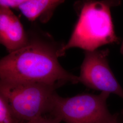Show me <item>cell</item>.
I'll use <instances>...</instances> for the list:
<instances>
[{
	"label": "cell",
	"mask_w": 123,
	"mask_h": 123,
	"mask_svg": "<svg viewBox=\"0 0 123 123\" xmlns=\"http://www.w3.org/2000/svg\"><path fill=\"white\" fill-rule=\"evenodd\" d=\"M62 47L55 49L38 41L29 42L22 49L1 59L0 82L39 83L61 86L66 83H79L78 76L71 74L60 65Z\"/></svg>",
	"instance_id": "6da1fadb"
},
{
	"label": "cell",
	"mask_w": 123,
	"mask_h": 123,
	"mask_svg": "<svg viewBox=\"0 0 123 123\" xmlns=\"http://www.w3.org/2000/svg\"><path fill=\"white\" fill-rule=\"evenodd\" d=\"M119 0L90 1L84 4L70 38L62 46V55L74 48L93 51L102 46L118 42L114 31L110 8L119 5Z\"/></svg>",
	"instance_id": "7a4b0ae2"
},
{
	"label": "cell",
	"mask_w": 123,
	"mask_h": 123,
	"mask_svg": "<svg viewBox=\"0 0 123 123\" xmlns=\"http://www.w3.org/2000/svg\"><path fill=\"white\" fill-rule=\"evenodd\" d=\"M58 87L39 83L0 82V94L7 99L16 117L26 123L50 113Z\"/></svg>",
	"instance_id": "3957f363"
},
{
	"label": "cell",
	"mask_w": 123,
	"mask_h": 123,
	"mask_svg": "<svg viewBox=\"0 0 123 123\" xmlns=\"http://www.w3.org/2000/svg\"><path fill=\"white\" fill-rule=\"evenodd\" d=\"M110 93H85L71 98H62L56 93L49 114L66 123H98L111 114L107 105Z\"/></svg>",
	"instance_id": "277c9868"
},
{
	"label": "cell",
	"mask_w": 123,
	"mask_h": 123,
	"mask_svg": "<svg viewBox=\"0 0 123 123\" xmlns=\"http://www.w3.org/2000/svg\"><path fill=\"white\" fill-rule=\"evenodd\" d=\"M109 54L108 49L85 51L79 82L101 92L115 94L123 100V88L110 68Z\"/></svg>",
	"instance_id": "5b68a950"
},
{
	"label": "cell",
	"mask_w": 123,
	"mask_h": 123,
	"mask_svg": "<svg viewBox=\"0 0 123 123\" xmlns=\"http://www.w3.org/2000/svg\"><path fill=\"white\" fill-rule=\"evenodd\" d=\"M0 42L9 53L26 46L30 41L22 24L9 8L0 6Z\"/></svg>",
	"instance_id": "8992f818"
},
{
	"label": "cell",
	"mask_w": 123,
	"mask_h": 123,
	"mask_svg": "<svg viewBox=\"0 0 123 123\" xmlns=\"http://www.w3.org/2000/svg\"><path fill=\"white\" fill-rule=\"evenodd\" d=\"M64 0H28L22 5L19 9L30 21L35 20L38 17L49 19L53 10Z\"/></svg>",
	"instance_id": "52a82bcc"
},
{
	"label": "cell",
	"mask_w": 123,
	"mask_h": 123,
	"mask_svg": "<svg viewBox=\"0 0 123 123\" xmlns=\"http://www.w3.org/2000/svg\"><path fill=\"white\" fill-rule=\"evenodd\" d=\"M24 123L16 117L7 99L0 94V123Z\"/></svg>",
	"instance_id": "ba28073f"
},
{
	"label": "cell",
	"mask_w": 123,
	"mask_h": 123,
	"mask_svg": "<svg viewBox=\"0 0 123 123\" xmlns=\"http://www.w3.org/2000/svg\"><path fill=\"white\" fill-rule=\"evenodd\" d=\"M28 0H0V6L7 8H19Z\"/></svg>",
	"instance_id": "9c48e42d"
},
{
	"label": "cell",
	"mask_w": 123,
	"mask_h": 123,
	"mask_svg": "<svg viewBox=\"0 0 123 123\" xmlns=\"http://www.w3.org/2000/svg\"><path fill=\"white\" fill-rule=\"evenodd\" d=\"M60 122L61 121L60 120L52 116L51 117H47L45 115H43L26 123H60Z\"/></svg>",
	"instance_id": "30bf717a"
},
{
	"label": "cell",
	"mask_w": 123,
	"mask_h": 123,
	"mask_svg": "<svg viewBox=\"0 0 123 123\" xmlns=\"http://www.w3.org/2000/svg\"><path fill=\"white\" fill-rule=\"evenodd\" d=\"M98 123H119L117 114L112 115L110 118Z\"/></svg>",
	"instance_id": "8fae6325"
},
{
	"label": "cell",
	"mask_w": 123,
	"mask_h": 123,
	"mask_svg": "<svg viewBox=\"0 0 123 123\" xmlns=\"http://www.w3.org/2000/svg\"><path fill=\"white\" fill-rule=\"evenodd\" d=\"M120 52L123 55V41L122 42V43L121 45V49H120Z\"/></svg>",
	"instance_id": "7c38bea8"
},
{
	"label": "cell",
	"mask_w": 123,
	"mask_h": 123,
	"mask_svg": "<svg viewBox=\"0 0 123 123\" xmlns=\"http://www.w3.org/2000/svg\"><path fill=\"white\" fill-rule=\"evenodd\" d=\"M122 115H123V110H122Z\"/></svg>",
	"instance_id": "4fadbf2b"
}]
</instances>
